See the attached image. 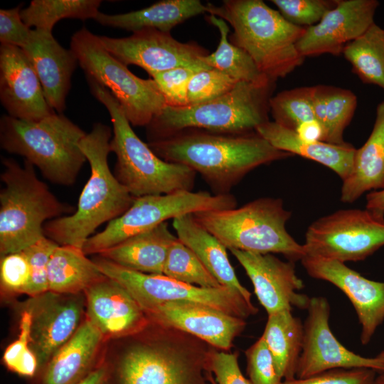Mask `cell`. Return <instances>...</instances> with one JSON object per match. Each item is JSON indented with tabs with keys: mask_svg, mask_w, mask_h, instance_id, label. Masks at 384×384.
Returning <instances> with one entry per match:
<instances>
[{
	"mask_svg": "<svg viewBox=\"0 0 384 384\" xmlns=\"http://www.w3.org/2000/svg\"><path fill=\"white\" fill-rule=\"evenodd\" d=\"M206 18L218 29L220 36L215 51L203 58L206 65L238 81L260 85L274 83L260 71L252 58L243 49L228 41L230 28L225 21L210 14Z\"/></svg>",
	"mask_w": 384,
	"mask_h": 384,
	"instance_id": "obj_33",
	"label": "cell"
},
{
	"mask_svg": "<svg viewBox=\"0 0 384 384\" xmlns=\"http://www.w3.org/2000/svg\"><path fill=\"white\" fill-rule=\"evenodd\" d=\"M305 256L341 262L366 260L384 246V213L339 210L314 221L303 244Z\"/></svg>",
	"mask_w": 384,
	"mask_h": 384,
	"instance_id": "obj_13",
	"label": "cell"
},
{
	"mask_svg": "<svg viewBox=\"0 0 384 384\" xmlns=\"http://www.w3.org/2000/svg\"><path fill=\"white\" fill-rule=\"evenodd\" d=\"M104 48L126 66L134 65L149 75L176 68L211 69L203 58L208 51L196 43H182L170 33L144 29L124 38L98 36Z\"/></svg>",
	"mask_w": 384,
	"mask_h": 384,
	"instance_id": "obj_14",
	"label": "cell"
},
{
	"mask_svg": "<svg viewBox=\"0 0 384 384\" xmlns=\"http://www.w3.org/2000/svg\"><path fill=\"white\" fill-rule=\"evenodd\" d=\"M111 139V128L97 122L80 143L91 173L80 195L77 208L72 214L48 221L43 228L45 236L59 245L82 249L100 225L122 215L134 202L135 198L110 169Z\"/></svg>",
	"mask_w": 384,
	"mask_h": 384,
	"instance_id": "obj_3",
	"label": "cell"
},
{
	"mask_svg": "<svg viewBox=\"0 0 384 384\" xmlns=\"http://www.w3.org/2000/svg\"><path fill=\"white\" fill-rule=\"evenodd\" d=\"M342 53L364 82L384 90V29L375 23L347 43Z\"/></svg>",
	"mask_w": 384,
	"mask_h": 384,
	"instance_id": "obj_34",
	"label": "cell"
},
{
	"mask_svg": "<svg viewBox=\"0 0 384 384\" xmlns=\"http://www.w3.org/2000/svg\"><path fill=\"white\" fill-rule=\"evenodd\" d=\"M245 356L251 384H280L283 381L262 336L245 351Z\"/></svg>",
	"mask_w": 384,
	"mask_h": 384,
	"instance_id": "obj_43",
	"label": "cell"
},
{
	"mask_svg": "<svg viewBox=\"0 0 384 384\" xmlns=\"http://www.w3.org/2000/svg\"><path fill=\"white\" fill-rule=\"evenodd\" d=\"M200 70L176 68L151 75L166 102V106L179 107L188 105L187 90L190 80Z\"/></svg>",
	"mask_w": 384,
	"mask_h": 384,
	"instance_id": "obj_45",
	"label": "cell"
},
{
	"mask_svg": "<svg viewBox=\"0 0 384 384\" xmlns=\"http://www.w3.org/2000/svg\"><path fill=\"white\" fill-rule=\"evenodd\" d=\"M207 13L199 0H164L139 10L117 14L99 12L95 21L107 27L136 32L155 29L169 32L190 18Z\"/></svg>",
	"mask_w": 384,
	"mask_h": 384,
	"instance_id": "obj_29",
	"label": "cell"
},
{
	"mask_svg": "<svg viewBox=\"0 0 384 384\" xmlns=\"http://www.w3.org/2000/svg\"><path fill=\"white\" fill-rule=\"evenodd\" d=\"M261 336L273 356L282 380L295 378L303 346L304 324L301 320L293 316L291 310L268 314Z\"/></svg>",
	"mask_w": 384,
	"mask_h": 384,
	"instance_id": "obj_31",
	"label": "cell"
},
{
	"mask_svg": "<svg viewBox=\"0 0 384 384\" xmlns=\"http://www.w3.org/2000/svg\"><path fill=\"white\" fill-rule=\"evenodd\" d=\"M150 321L188 333L218 350L229 351L246 326L244 319L193 302H171L145 313Z\"/></svg>",
	"mask_w": 384,
	"mask_h": 384,
	"instance_id": "obj_20",
	"label": "cell"
},
{
	"mask_svg": "<svg viewBox=\"0 0 384 384\" xmlns=\"http://www.w3.org/2000/svg\"><path fill=\"white\" fill-rule=\"evenodd\" d=\"M301 262L309 276L331 283L346 294L361 327V343L368 344L384 321V282L369 279L334 260L304 256Z\"/></svg>",
	"mask_w": 384,
	"mask_h": 384,
	"instance_id": "obj_17",
	"label": "cell"
},
{
	"mask_svg": "<svg viewBox=\"0 0 384 384\" xmlns=\"http://www.w3.org/2000/svg\"><path fill=\"white\" fill-rule=\"evenodd\" d=\"M366 208L384 213V189L370 191L366 195Z\"/></svg>",
	"mask_w": 384,
	"mask_h": 384,
	"instance_id": "obj_50",
	"label": "cell"
},
{
	"mask_svg": "<svg viewBox=\"0 0 384 384\" xmlns=\"http://www.w3.org/2000/svg\"><path fill=\"white\" fill-rule=\"evenodd\" d=\"M178 239L167 222L134 235L97 255L124 268L154 274H163L171 245Z\"/></svg>",
	"mask_w": 384,
	"mask_h": 384,
	"instance_id": "obj_26",
	"label": "cell"
},
{
	"mask_svg": "<svg viewBox=\"0 0 384 384\" xmlns=\"http://www.w3.org/2000/svg\"><path fill=\"white\" fill-rule=\"evenodd\" d=\"M0 100L8 115L19 119L38 121L55 112L28 57L14 46H0Z\"/></svg>",
	"mask_w": 384,
	"mask_h": 384,
	"instance_id": "obj_21",
	"label": "cell"
},
{
	"mask_svg": "<svg viewBox=\"0 0 384 384\" xmlns=\"http://www.w3.org/2000/svg\"><path fill=\"white\" fill-rule=\"evenodd\" d=\"M101 272L121 284L144 313L171 302H193L247 319L258 309L238 292L226 287L204 288L164 274H146L119 266L99 255L93 258Z\"/></svg>",
	"mask_w": 384,
	"mask_h": 384,
	"instance_id": "obj_12",
	"label": "cell"
},
{
	"mask_svg": "<svg viewBox=\"0 0 384 384\" xmlns=\"http://www.w3.org/2000/svg\"><path fill=\"white\" fill-rule=\"evenodd\" d=\"M75 384H110V368L106 356L95 370Z\"/></svg>",
	"mask_w": 384,
	"mask_h": 384,
	"instance_id": "obj_49",
	"label": "cell"
},
{
	"mask_svg": "<svg viewBox=\"0 0 384 384\" xmlns=\"http://www.w3.org/2000/svg\"><path fill=\"white\" fill-rule=\"evenodd\" d=\"M86 318L106 341L136 334L150 324L129 293L115 280L105 277L86 289Z\"/></svg>",
	"mask_w": 384,
	"mask_h": 384,
	"instance_id": "obj_22",
	"label": "cell"
},
{
	"mask_svg": "<svg viewBox=\"0 0 384 384\" xmlns=\"http://www.w3.org/2000/svg\"><path fill=\"white\" fill-rule=\"evenodd\" d=\"M93 96L107 110L113 137L110 149L117 157L114 174L134 197L192 191L196 173L190 168L167 162L159 157L138 137L112 93L87 78Z\"/></svg>",
	"mask_w": 384,
	"mask_h": 384,
	"instance_id": "obj_5",
	"label": "cell"
},
{
	"mask_svg": "<svg viewBox=\"0 0 384 384\" xmlns=\"http://www.w3.org/2000/svg\"><path fill=\"white\" fill-rule=\"evenodd\" d=\"M21 309L31 316L30 343L38 359V370L70 340L86 318L84 293L47 291L30 297Z\"/></svg>",
	"mask_w": 384,
	"mask_h": 384,
	"instance_id": "obj_16",
	"label": "cell"
},
{
	"mask_svg": "<svg viewBox=\"0 0 384 384\" xmlns=\"http://www.w3.org/2000/svg\"><path fill=\"white\" fill-rule=\"evenodd\" d=\"M1 164L5 186L0 191L1 257L23 251L45 237L46 223L74 210L55 197L28 161L21 166L4 157Z\"/></svg>",
	"mask_w": 384,
	"mask_h": 384,
	"instance_id": "obj_7",
	"label": "cell"
},
{
	"mask_svg": "<svg viewBox=\"0 0 384 384\" xmlns=\"http://www.w3.org/2000/svg\"><path fill=\"white\" fill-rule=\"evenodd\" d=\"M85 133L63 114L54 112L38 121L9 115L0 119V145L23 156L49 181L73 185L87 159L80 147Z\"/></svg>",
	"mask_w": 384,
	"mask_h": 384,
	"instance_id": "obj_6",
	"label": "cell"
},
{
	"mask_svg": "<svg viewBox=\"0 0 384 384\" xmlns=\"http://www.w3.org/2000/svg\"><path fill=\"white\" fill-rule=\"evenodd\" d=\"M105 275L82 248L58 245L52 253L48 268V291L66 294L84 293Z\"/></svg>",
	"mask_w": 384,
	"mask_h": 384,
	"instance_id": "obj_30",
	"label": "cell"
},
{
	"mask_svg": "<svg viewBox=\"0 0 384 384\" xmlns=\"http://www.w3.org/2000/svg\"><path fill=\"white\" fill-rule=\"evenodd\" d=\"M307 311L296 378L338 368H368L384 371V363L377 356H361L346 348L336 338L329 325L331 307L326 298L311 297Z\"/></svg>",
	"mask_w": 384,
	"mask_h": 384,
	"instance_id": "obj_15",
	"label": "cell"
},
{
	"mask_svg": "<svg viewBox=\"0 0 384 384\" xmlns=\"http://www.w3.org/2000/svg\"><path fill=\"white\" fill-rule=\"evenodd\" d=\"M357 107L353 92L340 87L313 86L312 108L315 119L324 129V142L341 145L343 132Z\"/></svg>",
	"mask_w": 384,
	"mask_h": 384,
	"instance_id": "obj_32",
	"label": "cell"
},
{
	"mask_svg": "<svg viewBox=\"0 0 384 384\" xmlns=\"http://www.w3.org/2000/svg\"><path fill=\"white\" fill-rule=\"evenodd\" d=\"M106 339L87 318L75 334L31 378V384H75L105 360Z\"/></svg>",
	"mask_w": 384,
	"mask_h": 384,
	"instance_id": "obj_23",
	"label": "cell"
},
{
	"mask_svg": "<svg viewBox=\"0 0 384 384\" xmlns=\"http://www.w3.org/2000/svg\"><path fill=\"white\" fill-rule=\"evenodd\" d=\"M58 245L45 236L23 250L30 268V280L25 294L32 297L48 291V263L52 253Z\"/></svg>",
	"mask_w": 384,
	"mask_h": 384,
	"instance_id": "obj_40",
	"label": "cell"
},
{
	"mask_svg": "<svg viewBox=\"0 0 384 384\" xmlns=\"http://www.w3.org/2000/svg\"><path fill=\"white\" fill-rule=\"evenodd\" d=\"M236 205V198L230 193L212 195L204 191H183L135 198L122 215L110 221L103 230L90 237L82 250L87 255H97L169 219L198 211L233 208Z\"/></svg>",
	"mask_w": 384,
	"mask_h": 384,
	"instance_id": "obj_11",
	"label": "cell"
},
{
	"mask_svg": "<svg viewBox=\"0 0 384 384\" xmlns=\"http://www.w3.org/2000/svg\"><path fill=\"white\" fill-rule=\"evenodd\" d=\"M30 328V314L21 309L18 337L6 348L3 363L9 370L31 379L38 370V362L31 347Z\"/></svg>",
	"mask_w": 384,
	"mask_h": 384,
	"instance_id": "obj_38",
	"label": "cell"
},
{
	"mask_svg": "<svg viewBox=\"0 0 384 384\" xmlns=\"http://www.w3.org/2000/svg\"><path fill=\"white\" fill-rule=\"evenodd\" d=\"M251 280L254 292L268 314L292 307L307 309L311 297L299 292L304 282L294 262H284L272 253L230 250Z\"/></svg>",
	"mask_w": 384,
	"mask_h": 384,
	"instance_id": "obj_18",
	"label": "cell"
},
{
	"mask_svg": "<svg viewBox=\"0 0 384 384\" xmlns=\"http://www.w3.org/2000/svg\"><path fill=\"white\" fill-rule=\"evenodd\" d=\"M30 280V268L23 251L1 257L0 284L4 294H25Z\"/></svg>",
	"mask_w": 384,
	"mask_h": 384,
	"instance_id": "obj_44",
	"label": "cell"
},
{
	"mask_svg": "<svg viewBox=\"0 0 384 384\" xmlns=\"http://www.w3.org/2000/svg\"><path fill=\"white\" fill-rule=\"evenodd\" d=\"M206 378L210 384H251L242 373L238 353L210 347L206 363Z\"/></svg>",
	"mask_w": 384,
	"mask_h": 384,
	"instance_id": "obj_42",
	"label": "cell"
},
{
	"mask_svg": "<svg viewBox=\"0 0 384 384\" xmlns=\"http://www.w3.org/2000/svg\"><path fill=\"white\" fill-rule=\"evenodd\" d=\"M313 87L282 91L271 97L269 107L274 122L295 131L302 122L316 119L312 108Z\"/></svg>",
	"mask_w": 384,
	"mask_h": 384,
	"instance_id": "obj_37",
	"label": "cell"
},
{
	"mask_svg": "<svg viewBox=\"0 0 384 384\" xmlns=\"http://www.w3.org/2000/svg\"><path fill=\"white\" fill-rule=\"evenodd\" d=\"M376 0H338L316 24L306 28L297 43L299 53L314 56L342 53L345 46L363 34L375 22Z\"/></svg>",
	"mask_w": 384,
	"mask_h": 384,
	"instance_id": "obj_19",
	"label": "cell"
},
{
	"mask_svg": "<svg viewBox=\"0 0 384 384\" xmlns=\"http://www.w3.org/2000/svg\"><path fill=\"white\" fill-rule=\"evenodd\" d=\"M122 340L119 353L106 357L110 384H209L206 363L211 346L196 336L150 321Z\"/></svg>",
	"mask_w": 384,
	"mask_h": 384,
	"instance_id": "obj_2",
	"label": "cell"
},
{
	"mask_svg": "<svg viewBox=\"0 0 384 384\" xmlns=\"http://www.w3.org/2000/svg\"><path fill=\"white\" fill-rule=\"evenodd\" d=\"M255 131L277 149L318 162L334 171L342 181L351 171L356 149L348 143L338 145L305 142L295 131L269 120L259 125Z\"/></svg>",
	"mask_w": 384,
	"mask_h": 384,
	"instance_id": "obj_27",
	"label": "cell"
},
{
	"mask_svg": "<svg viewBox=\"0 0 384 384\" xmlns=\"http://www.w3.org/2000/svg\"><path fill=\"white\" fill-rule=\"evenodd\" d=\"M70 50L87 78L107 88L118 101L133 126H147L167 105L155 81L132 73L85 27L71 37Z\"/></svg>",
	"mask_w": 384,
	"mask_h": 384,
	"instance_id": "obj_10",
	"label": "cell"
},
{
	"mask_svg": "<svg viewBox=\"0 0 384 384\" xmlns=\"http://www.w3.org/2000/svg\"><path fill=\"white\" fill-rule=\"evenodd\" d=\"M272 84L239 81L230 92L214 100L179 107L166 106L146 126L149 142L188 129L234 134L255 132L268 121Z\"/></svg>",
	"mask_w": 384,
	"mask_h": 384,
	"instance_id": "obj_9",
	"label": "cell"
},
{
	"mask_svg": "<svg viewBox=\"0 0 384 384\" xmlns=\"http://www.w3.org/2000/svg\"><path fill=\"white\" fill-rule=\"evenodd\" d=\"M278 11L290 23L307 28L319 23L336 4L325 0H272Z\"/></svg>",
	"mask_w": 384,
	"mask_h": 384,
	"instance_id": "obj_41",
	"label": "cell"
},
{
	"mask_svg": "<svg viewBox=\"0 0 384 384\" xmlns=\"http://www.w3.org/2000/svg\"><path fill=\"white\" fill-rule=\"evenodd\" d=\"M102 1L99 0H33L21 9V16L29 27L51 32L63 18L95 20Z\"/></svg>",
	"mask_w": 384,
	"mask_h": 384,
	"instance_id": "obj_35",
	"label": "cell"
},
{
	"mask_svg": "<svg viewBox=\"0 0 384 384\" xmlns=\"http://www.w3.org/2000/svg\"><path fill=\"white\" fill-rule=\"evenodd\" d=\"M373 384H384V371L378 372Z\"/></svg>",
	"mask_w": 384,
	"mask_h": 384,
	"instance_id": "obj_51",
	"label": "cell"
},
{
	"mask_svg": "<svg viewBox=\"0 0 384 384\" xmlns=\"http://www.w3.org/2000/svg\"><path fill=\"white\" fill-rule=\"evenodd\" d=\"M238 82L214 68L200 70L189 81L188 105L203 103L220 97L230 92Z\"/></svg>",
	"mask_w": 384,
	"mask_h": 384,
	"instance_id": "obj_39",
	"label": "cell"
},
{
	"mask_svg": "<svg viewBox=\"0 0 384 384\" xmlns=\"http://www.w3.org/2000/svg\"><path fill=\"white\" fill-rule=\"evenodd\" d=\"M163 160L198 173L215 194H228L250 171L292 154L277 149L255 132L220 133L184 129L148 143Z\"/></svg>",
	"mask_w": 384,
	"mask_h": 384,
	"instance_id": "obj_1",
	"label": "cell"
},
{
	"mask_svg": "<svg viewBox=\"0 0 384 384\" xmlns=\"http://www.w3.org/2000/svg\"><path fill=\"white\" fill-rule=\"evenodd\" d=\"M384 189V100L376 109L373 130L356 149L350 174L343 181L341 201L351 203L364 193Z\"/></svg>",
	"mask_w": 384,
	"mask_h": 384,
	"instance_id": "obj_28",
	"label": "cell"
},
{
	"mask_svg": "<svg viewBox=\"0 0 384 384\" xmlns=\"http://www.w3.org/2000/svg\"><path fill=\"white\" fill-rule=\"evenodd\" d=\"M22 49L36 70L48 105L62 114L72 75L78 63L75 55L64 48L51 32L37 28L31 29Z\"/></svg>",
	"mask_w": 384,
	"mask_h": 384,
	"instance_id": "obj_24",
	"label": "cell"
},
{
	"mask_svg": "<svg viewBox=\"0 0 384 384\" xmlns=\"http://www.w3.org/2000/svg\"><path fill=\"white\" fill-rule=\"evenodd\" d=\"M207 13L223 18L233 28L230 42L243 49L260 71L274 82L304 60L297 43L306 28L286 20L262 0H225L207 4Z\"/></svg>",
	"mask_w": 384,
	"mask_h": 384,
	"instance_id": "obj_4",
	"label": "cell"
},
{
	"mask_svg": "<svg viewBox=\"0 0 384 384\" xmlns=\"http://www.w3.org/2000/svg\"><path fill=\"white\" fill-rule=\"evenodd\" d=\"M172 225L178 240L194 252L221 286L239 292L252 303V294L238 280L229 261L227 248L195 219L193 213L174 218Z\"/></svg>",
	"mask_w": 384,
	"mask_h": 384,
	"instance_id": "obj_25",
	"label": "cell"
},
{
	"mask_svg": "<svg viewBox=\"0 0 384 384\" xmlns=\"http://www.w3.org/2000/svg\"><path fill=\"white\" fill-rule=\"evenodd\" d=\"M295 132L305 142H324V129L316 119L302 122L297 127Z\"/></svg>",
	"mask_w": 384,
	"mask_h": 384,
	"instance_id": "obj_48",
	"label": "cell"
},
{
	"mask_svg": "<svg viewBox=\"0 0 384 384\" xmlns=\"http://www.w3.org/2000/svg\"><path fill=\"white\" fill-rule=\"evenodd\" d=\"M163 274L190 285L204 288L222 287L194 252L178 238L169 248Z\"/></svg>",
	"mask_w": 384,
	"mask_h": 384,
	"instance_id": "obj_36",
	"label": "cell"
},
{
	"mask_svg": "<svg viewBox=\"0 0 384 384\" xmlns=\"http://www.w3.org/2000/svg\"><path fill=\"white\" fill-rule=\"evenodd\" d=\"M377 357H378V358H380V359L383 361V363H384V350H383L382 351H380V352L379 353V354L377 356Z\"/></svg>",
	"mask_w": 384,
	"mask_h": 384,
	"instance_id": "obj_52",
	"label": "cell"
},
{
	"mask_svg": "<svg viewBox=\"0 0 384 384\" xmlns=\"http://www.w3.org/2000/svg\"><path fill=\"white\" fill-rule=\"evenodd\" d=\"M193 215L230 250L280 253L293 262L305 256L303 245L286 229L291 212L281 198L262 197L240 208L198 211Z\"/></svg>",
	"mask_w": 384,
	"mask_h": 384,
	"instance_id": "obj_8",
	"label": "cell"
},
{
	"mask_svg": "<svg viewBox=\"0 0 384 384\" xmlns=\"http://www.w3.org/2000/svg\"><path fill=\"white\" fill-rule=\"evenodd\" d=\"M377 372L368 368H338L306 378L283 380L280 384H373Z\"/></svg>",
	"mask_w": 384,
	"mask_h": 384,
	"instance_id": "obj_46",
	"label": "cell"
},
{
	"mask_svg": "<svg viewBox=\"0 0 384 384\" xmlns=\"http://www.w3.org/2000/svg\"><path fill=\"white\" fill-rule=\"evenodd\" d=\"M21 5L0 10V42L22 48L30 38L31 28L23 21Z\"/></svg>",
	"mask_w": 384,
	"mask_h": 384,
	"instance_id": "obj_47",
	"label": "cell"
}]
</instances>
